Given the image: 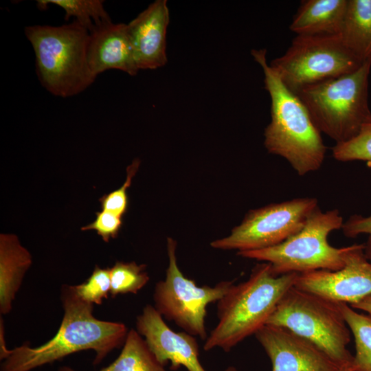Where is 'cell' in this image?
<instances>
[{"label":"cell","mask_w":371,"mask_h":371,"mask_svg":"<svg viewBox=\"0 0 371 371\" xmlns=\"http://www.w3.org/2000/svg\"><path fill=\"white\" fill-rule=\"evenodd\" d=\"M60 297L64 314L54 337L37 347L23 344L8 350L1 371H30L85 350L95 352L98 364L124 344L128 332L124 324L95 318L93 304L82 300L72 285L62 286Z\"/></svg>","instance_id":"cell-1"},{"label":"cell","mask_w":371,"mask_h":371,"mask_svg":"<svg viewBox=\"0 0 371 371\" xmlns=\"http://www.w3.org/2000/svg\"><path fill=\"white\" fill-rule=\"evenodd\" d=\"M251 53L263 70L265 87L271 101V120L264 133L265 148L285 159L300 176L319 170L326 150L321 132L300 98L267 64L266 49Z\"/></svg>","instance_id":"cell-2"},{"label":"cell","mask_w":371,"mask_h":371,"mask_svg":"<svg viewBox=\"0 0 371 371\" xmlns=\"http://www.w3.org/2000/svg\"><path fill=\"white\" fill-rule=\"evenodd\" d=\"M299 273L275 276L271 265L262 262L249 278L233 284L217 302L218 323L207 335L205 351L219 348L230 351L267 324L286 292L293 286Z\"/></svg>","instance_id":"cell-3"},{"label":"cell","mask_w":371,"mask_h":371,"mask_svg":"<svg viewBox=\"0 0 371 371\" xmlns=\"http://www.w3.org/2000/svg\"><path fill=\"white\" fill-rule=\"evenodd\" d=\"M24 32L34 52L38 78L51 94L74 96L95 80L87 60L90 32L78 21L30 25Z\"/></svg>","instance_id":"cell-4"},{"label":"cell","mask_w":371,"mask_h":371,"mask_svg":"<svg viewBox=\"0 0 371 371\" xmlns=\"http://www.w3.org/2000/svg\"><path fill=\"white\" fill-rule=\"evenodd\" d=\"M371 60L337 78L302 88L295 94L308 110L321 132L346 142L357 135L371 117L368 104V78Z\"/></svg>","instance_id":"cell-5"},{"label":"cell","mask_w":371,"mask_h":371,"mask_svg":"<svg viewBox=\"0 0 371 371\" xmlns=\"http://www.w3.org/2000/svg\"><path fill=\"white\" fill-rule=\"evenodd\" d=\"M267 324L286 328L306 339L341 371L351 370L353 355L347 348L351 332L339 302L293 286L284 295Z\"/></svg>","instance_id":"cell-6"},{"label":"cell","mask_w":371,"mask_h":371,"mask_svg":"<svg viewBox=\"0 0 371 371\" xmlns=\"http://www.w3.org/2000/svg\"><path fill=\"white\" fill-rule=\"evenodd\" d=\"M343 224L338 210L324 212L317 206L302 228L284 242L265 249L238 251L237 254L269 263L276 276L317 270L337 271L345 265L348 247H333L328 236L333 231L341 229Z\"/></svg>","instance_id":"cell-7"},{"label":"cell","mask_w":371,"mask_h":371,"mask_svg":"<svg viewBox=\"0 0 371 371\" xmlns=\"http://www.w3.org/2000/svg\"><path fill=\"white\" fill-rule=\"evenodd\" d=\"M363 63L345 47L340 34L297 35L285 54L269 66L295 93L307 86L350 73Z\"/></svg>","instance_id":"cell-8"},{"label":"cell","mask_w":371,"mask_h":371,"mask_svg":"<svg viewBox=\"0 0 371 371\" xmlns=\"http://www.w3.org/2000/svg\"><path fill=\"white\" fill-rule=\"evenodd\" d=\"M176 249V240L168 238V265L165 279L155 285L154 307L162 317L174 322L184 332L205 340L207 306L222 298L234 281H221L214 286H198L194 280L185 277L179 269Z\"/></svg>","instance_id":"cell-9"},{"label":"cell","mask_w":371,"mask_h":371,"mask_svg":"<svg viewBox=\"0 0 371 371\" xmlns=\"http://www.w3.org/2000/svg\"><path fill=\"white\" fill-rule=\"evenodd\" d=\"M318 206L314 197H300L251 210L229 235L210 243L221 250L252 251L277 245L300 231Z\"/></svg>","instance_id":"cell-10"},{"label":"cell","mask_w":371,"mask_h":371,"mask_svg":"<svg viewBox=\"0 0 371 371\" xmlns=\"http://www.w3.org/2000/svg\"><path fill=\"white\" fill-rule=\"evenodd\" d=\"M364 249V244L348 246L342 269L299 273L294 286L337 302H359L371 295V262Z\"/></svg>","instance_id":"cell-11"},{"label":"cell","mask_w":371,"mask_h":371,"mask_svg":"<svg viewBox=\"0 0 371 371\" xmlns=\"http://www.w3.org/2000/svg\"><path fill=\"white\" fill-rule=\"evenodd\" d=\"M255 337L269 357L272 371H341L316 345L286 328L265 324Z\"/></svg>","instance_id":"cell-12"},{"label":"cell","mask_w":371,"mask_h":371,"mask_svg":"<svg viewBox=\"0 0 371 371\" xmlns=\"http://www.w3.org/2000/svg\"><path fill=\"white\" fill-rule=\"evenodd\" d=\"M136 330L162 366L170 362L172 370L183 366L188 371H205L199 360V345L194 337L173 331L154 306L147 304L137 317Z\"/></svg>","instance_id":"cell-13"},{"label":"cell","mask_w":371,"mask_h":371,"mask_svg":"<svg viewBox=\"0 0 371 371\" xmlns=\"http://www.w3.org/2000/svg\"><path fill=\"white\" fill-rule=\"evenodd\" d=\"M169 21L167 1L156 0L127 24L139 70L155 69L166 64V32Z\"/></svg>","instance_id":"cell-14"},{"label":"cell","mask_w":371,"mask_h":371,"mask_svg":"<svg viewBox=\"0 0 371 371\" xmlns=\"http://www.w3.org/2000/svg\"><path fill=\"white\" fill-rule=\"evenodd\" d=\"M87 60L95 76L109 69L121 70L130 76L137 75L135 63L127 24L104 22L90 32Z\"/></svg>","instance_id":"cell-15"},{"label":"cell","mask_w":371,"mask_h":371,"mask_svg":"<svg viewBox=\"0 0 371 371\" xmlns=\"http://www.w3.org/2000/svg\"><path fill=\"white\" fill-rule=\"evenodd\" d=\"M32 264V256L16 236H0V313H9L26 271Z\"/></svg>","instance_id":"cell-16"},{"label":"cell","mask_w":371,"mask_h":371,"mask_svg":"<svg viewBox=\"0 0 371 371\" xmlns=\"http://www.w3.org/2000/svg\"><path fill=\"white\" fill-rule=\"evenodd\" d=\"M348 0H307L301 3L290 25L297 35L339 34Z\"/></svg>","instance_id":"cell-17"},{"label":"cell","mask_w":371,"mask_h":371,"mask_svg":"<svg viewBox=\"0 0 371 371\" xmlns=\"http://www.w3.org/2000/svg\"><path fill=\"white\" fill-rule=\"evenodd\" d=\"M339 34L345 47L359 61L371 60V0H348Z\"/></svg>","instance_id":"cell-18"},{"label":"cell","mask_w":371,"mask_h":371,"mask_svg":"<svg viewBox=\"0 0 371 371\" xmlns=\"http://www.w3.org/2000/svg\"><path fill=\"white\" fill-rule=\"evenodd\" d=\"M58 371H76L63 366ZM100 371H166L148 348L136 330H128L118 357Z\"/></svg>","instance_id":"cell-19"},{"label":"cell","mask_w":371,"mask_h":371,"mask_svg":"<svg viewBox=\"0 0 371 371\" xmlns=\"http://www.w3.org/2000/svg\"><path fill=\"white\" fill-rule=\"evenodd\" d=\"M339 306L355 339L351 370L371 371V315L358 313L346 303L339 302Z\"/></svg>","instance_id":"cell-20"},{"label":"cell","mask_w":371,"mask_h":371,"mask_svg":"<svg viewBox=\"0 0 371 371\" xmlns=\"http://www.w3.org/2000/svg\"><path fill=\"white\" fill-rule=\"evenodd\" d=\"M49 4L60 7L65 11V19L74 21L91 32L96 25L111 21L101 0H38L37 7L45 10Z\"/></svg>","instance_id":"cell-21"},{"label":"cell","mask_w":371,"mask_h":371,"mask_svg":"<svg viewBox=\"0 0 371 371\" xmlns=\"http://www.w3.org/2000/svg\"><path fill=\"white\" fill-rule=\"evenodd\" d=\"M146 265L135 262H117L111 268L110 295L137 293L149 281Z\"/></svg>","instance_id":"cell-22"},{"label":"cell","mask_w":371,"mask_h":371,"mask_svg":"<svg viewBox=\"0 0 371 371\" xmlns=\"http://www.w3.org/2000/svg\"><path fill=\"white\" fill-rule=\"evenodd\" d=\"M334 159L339 161H366L371 168V117L363 124L356 136L332 148Z\"/></svg>","instance_id":"cell-23"},{"label":"cell","mask_w":371,"mask_h":371,"mask_svg":"<svg viewBox=\"0 0 371 371\" xmlns=\"http://www.w3.org/2000/svg\"><path fill=\"white\" fill-rule=\"evenodd\" d=\"M77 295L90 304H101L111 290V268L95 266L90 277L83 283L73 286Z\"/></svg>","instance_id":"cell-24"},{"label":"cell","mask_w":371,"mask_h":371,"mask_svg":"<svg viewBox=\"0 0 371 371\" xmlns=\"http://www.w3.org/2000/svg\"><path fill=\"white\" fill-rule=\"evenodd\" d=\"M140 161L135 159L126 169V179L118 189L102 196L100 199L102 210L111 212L122 217L128 207L127 189L139 166Z\"/></svg>","instance_id":"cell-25"},{"label":"cell","mask_w":371,"mask_h":371,"mask_svg":"<svg viewBox=\"0 0 371 371\" xmlns=\"http://www.w3.org/2000/svg\"><path fill=\"white\" fill-rule=\"evenodd\" d=\"M95 216V219L81 230H94L104 242L117 237L122 224V217L104 210L97 212Z\"/></svg>","instance_id":"cell-26"},{"label":"cell","mask_w":371,"mask_h":371,"mask_svg":"<svg viewBox=\"0 0 371 371\" xmlns=\"http://www.w3.org/2000/svg\"><path fill=\"white\" fill-rule=\"evenodd\" d=\"M342 231L345 236L355 238L360 234H368L365 245L364 253L371 262V215L364 216L360 214L351 216L342 225Z\"/></svg>","instance_id":"cell-27"},{"label":"cell","mask_w":371,"mask_h":371,"mask_svg":"<svg viewBox=\"0 0 371 371\" xmlns=\"http://www.w3.org/2000/svg\"><path fill=\"white\" fill-rule=\"evenodd\" d=\"M350 306L354 309L363 311L371 315V295Z\"/></svg>","instance_id":"cell-28"},{"label":"cell","mask_w":371,"mask_h":371,"mask_svg":"<svg viewBox=\"0 0 371 371\" xmlns=\"http://www.w3.org/2000/svg\"><path fill=\"white\" fill-rule=\"evenodd\" d=\"M225 371H238L236 368L229 366Z\"/></svg>","instance_id":"cell-29"},{"label":"cell","mask_w":371,"mask_h":371,"mask_svg":"<svg viewBox=\"0 0 371 371\" xmlns=\"http://www.w3.org/2000/svg\"><path fill=\"white\" fill-rule=\"evenodd\" d=\"M342 371H352L350 370H342Z\"/></svg>","instance_id":"cell-30"}]
</instances>
